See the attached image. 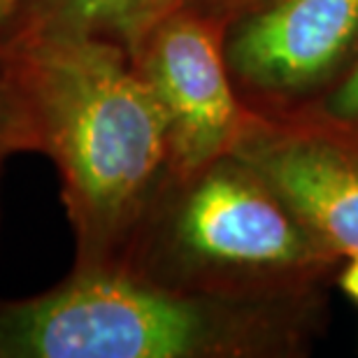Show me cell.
<instances>
[{"instance_id": "8", "label": "cell", "mask_w": 358, "mask_h": 358, "mask_svg": "<svg viewBox=\"0 0 358 358\" xmlns=\"http://www.w3.org/2000/svg\"><path fill=\"white\" fill-rule=\"evenodd\" d=\"M24 149H40L38 131L17 77L12 73L10 56L0 42V161L7 154Z\"/></svg>"}, {"instance_id": "7", "label": "cell", "mask_w": 358, "mask_h": 358, "mask_svg": "<svg viewBox=\"0 0 358 358\" xmlns=\"http://www.w3.org/2000/svg\"><path fill=\"white\" fill-rule=\"evenodd\" d=\"M179 5L184 0H26L5 35H98L128 49L156 19Z\"/></svg>"}, {"instance_id": "5", "label": "cell", "mask_w": 358, "mask_h": 358, "mask_svg": "<svg viewBox=\"0 0 358 358\" xmlns=\"http://www.w3.org/2000/svg\"><path fill=\"white\" fill-rule=\"evenodd\" d=\"M335 256L358 254V126L254 117L233 154Z\"/></svg>"}, {"instance_id": "6", "label": "cell", "mask_w": 358, "mask_h": 358, "mask_svg": "<svg viewBox=\"0 0 358 358\" xmlns=\"http://www.w3.org/2000/svg\"><path fill=\"white\" fill-rule=\"evenodd\" d=\"M233 26L224 49L235 80L256 93H300L358 42V0H268Z\"/></svg>"}, {"instance_id": "9", "label": "cell", "mask_w": 358, "mask_h": 358, "mask_svg": "<svg viewBox=\"0 0 358 358\" xmlns=\"http://www.w3.org/2000/svg\"><path fill=\"white\" fill-rule=\"evenodd\" d=\"M324 117L338 121V124L358 126V61L352 73L347 75V80L328 98Z\"/></svg>"}, {"instance_id": "11", "label": "cell", "mask_w": 358, "mask_h": 358, "mask_svg": "<svg viewBox=\"0 0 358 358\" xmlns=\"http://www.w3.org/2000/svg\"><path fill=\"white\" fill-rule=\"evenodd\" d=\"M340 286H342V291H345L347 296L358 305V254L352 256V263H349V266L345 268V272H342Z\"/></svg>"}, {"instance_id": "3", "label": "cell", "mask_w": 358, "mask_h": 358, "mask_svg": "<svg viewBox=\"0 0 358 358\" xmlns=\"http://www.w3.org/2000/svg\"><path fill=\"white\" fill-rule=\"evenodd\" d=\"M170 245L186 270L203 275H305L335 259L277 193L226 156L189 182Z\"/></svg>"}, {"instance_id": "12", "label": "cell", "mask_w": 358, "mask_h": 358, "mask_svg": "<svg viewBox=\"0 0 358 358\" xmlns=\"http://www.w3.org/2000/svg\"><path fill=\"white\" fill-rule=\"evenodd\" d=\"M24 3L26 0H0V40L10 31L12 21L17 19V14L21 7H24Z\"/></svg>"}, {"instance_id": "10", "label": "cell", "mask_w": 358, "mask_h": 358, "mask_svg": "<svg viewBox=\"0 0 358 358\" xmlns=\"http://www.w3.org/2000/svg\"><path fill=\"white\" fill-rule=\"evenodd\" d=\"M268 0H184V5H191L196 10L210 14V17L224 21L226 26L235 24L238 19L247 17L256 7L266 5Z\"/></svg>"}, {"instance_id": "1", "label": "cell", "mask_w": 358, "mask_h": 358, "mask_svg": "<svg viewBox=\"0 0 358 358\" xmlns=\"http://www.w3.org/2000/svg\"><path fill=\"white\" fill-rule=\"evenodd\" d=\"M3 47L40 149L56 161L84 268L142 217L170 175L168 121L124 45L98 35L10 33Z\"/></svg>"}, {"instance_id": "2", "label": "cell", "mask_w": 358, "mask_h": 358, "mask_svg": "<svg viewBox=\"0 0 358 358\" xmlns=\"http://www.w3.org/2000/svg\"><path fill=\"white\" fill-rule=\"evenodd\" d=\"M224 312L107 266L0 305V358H191L231 354Z\"/></svg>"}, {"instance_id": "4", "label": "cell", "mask_w": 358, "mask_h": 358, "mask_svg": "<svg viewBox=\"0 0 358 358\" xmlns=\"http://www.w3.org/2000/svg\"><path fill=\"white\" fill-rule=\"evenodd\" d=\"M226 31L224 21L179 5L128 47L166 114L170 177L179 184L231 156L254 119L228 77Z\"/></svg>"}]
</instances>
